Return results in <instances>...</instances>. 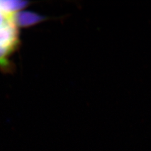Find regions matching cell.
Segmentation results:
<instances>
[{
	"label": "cell",
	"mask_w": 151,
	"mask_h": 151,
	"mask_svg": "<svg viewBox=\"0 0 151 151\" xmlns=\"http://www.w3.org/2000/svg\"><path fill=\"white\" fill-rule=\"evenodd\" d=\"M47 17L32 12H21L15 15L17 26L28 27L35 25L45 20Z\"/></svg>",
	"instance_id": "1"
},
{
	"label": "cell",
	"mask_w": 151,
	"mask_h": 151,
	"mask_svg": "<svg viewBox=\"0 0 151 151\" xmlns=\"http://www.w3.org/2000/svg\"><path fill=\"white\" fill-rule=\"evenodd\" d=\"M15 14L8 13L0 9V28L9 23L15 22Z\"/></svg>",
	"instance_id": "3"
},
{
	"label": "cell",
	"mask_w": 151,
	"mask_h": 151,
	"mask_svg": "<svg viewBox=\"0 0 151 151\" xmlns=\"http://www.w3.org/2000/svg\"><path fill=\"white\" fill-rule=\"evenodd\" d=\"M29 3L23 1H0V9L8 13L15 14V12L26 7Z\"/></svg>",
	"instance_id": "2"
}]
</instances>
